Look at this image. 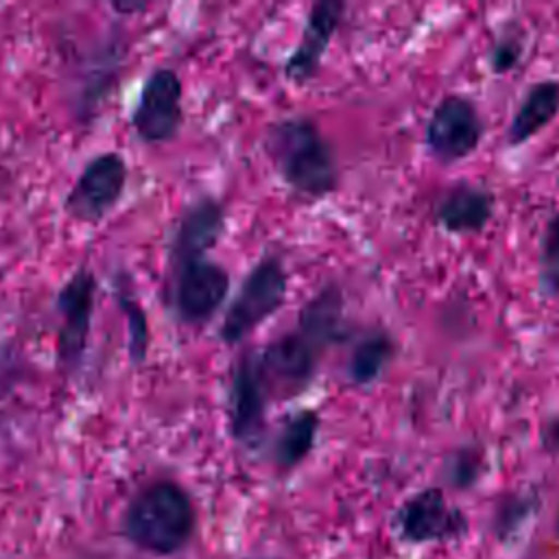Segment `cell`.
<instances>
[{"mask_svg": "<svg viewBox=\"0 0 559 559\" xmlns=\"http://www.w3.org/2000/svg\"><path fill=\"white\" fill-rule=\"evenodd\" d=\"M197 528L192 496L173 478L142 485L124 507L120 531L138 550L168 557L188 546Z\"/></svg>", "mask_w": 559, "mask_h": 559, "instance_id": "1", "label": "cell"}, {"mask_svg": "<svg viewBox=\"0 0 559 559\" xmlns=\"http://www.w3.org/2000/svg\"><path fill=\"white\" fill-rule=\"evenodd\" d=\"M264 151L282 181L306 199H323L338 186L336 155L306 116H288L269 124Z\"/></svg>", "mask_w": 559, "mask_h": 559, "instance_id": "2", "label": "cell"}, {"mask_svg": "<svg viewBox=\"0 0 559 559\" xmlns=\"http://www.w3.org/2000/svg\"><path fill=\"white\" fill-rule=\"evenodd\" d=\"M286 288L288 275L282 260L277 255L260 258L249 269L236 290V297L227 306L218 328V338L225 345H238L245 341L282 308Z\"/></svg>", "mask_w": 559, "mask_h": 559, "instance_id": "3", "label": "cell"}, {"mask_svg": "<svg viewBox=\"0 0 559 559\" xmlns=\"http://www.w3.org/2000/svg\"><path fill=\"white\" fill-rule=\"evenodd\" d=\"M96 288V275L92 266L83 262L57 290L55 310L59 314V330L55 338V358L57 367L66 373H74L83 365L92 332Z\"/></svg>", "mask_w": 559, "mask_h": 559, "instance_id": "4", "label": "cell"}, {"mask_svg": "<svg viewBox=\"0 0 559 559\" xmlns=\"http://www.w3.org/2000/svg\"><path fill=\"white\" fill-rule=\"evenodd\" d=\"M129 164L118 151L92 155L63 199V212L76 223L96 225L114 212L124 197Z\"/></svg>", "mask_w": 559, "mask_h": 559, "instance_id": "5", "label": "cell"}, {"mask_svg": "<svg viewBox=\"0 0 559 559\" xmlns=\"http://www.w3.org/2000/svg\"><path fill=\"white\" fill-rule=\"evenodd\" d=\"M183 83L177 70L162 66L144 79L135 107L131 111V127L144 144L170 142L183 122Z\"/></svg>", "mask_w": 559, "mask_h": 559, "instance_id": "6", "label": "cell"}, {"mask_svg": "<svg viewBox=\"0 0 559 559\" xmlns=\"http://www.w3.org/2000/svg\"><path fill=\"white\" fill-rule=\"evenodd\" d=\"M173 271V310L186 325L207 323L225 304L231 277L229 271L207 258L186 262Z\"/></svg>", "mask_w": 559, "mask_h": 559, "instance_id": "7", "label": "cell"}, {"mask_svg": "<svg viewBox=\"0 0 559 559\" xmlns=\"http://www.w3.org/2000/svg\"><path fill=\"white\" fill-rule=\"evenodd\" d=\"M271 397L260 373L258 352H242L231 369L227 393L229 435L245 448H260L266 432V406Z\"/></svg>", "mask_w": 559, "mask_h": 559, "instance_id": "8", "label": "cell"}, {"mask_svg": "<svg viewBox=\"0 0 559 559\" xmlns=\"http://www.w3.org/2000/svg\"><path fill=\"white\" fill-rule=\"evenodd\" d=\"M485 135V122L476 105L461 94L443 96L426 124V146L443 164L469 157Z\"/></svg>", "mask_w": 559, "mask_h": 559, "instance_id": "9", "label": "cell"}, {"mask_svg": "<svg viewBox=\"0 0 559 559\" xmlns=\"http://www.w3.org/2000/svg\"><path fill=\"white\" fill-rule=\"evenodd\" d=\"M321 349L297 328L286 332L258 352V365L269 397L286 400L299 395L312 380Z\"/></svg>", "mask_w": 559, "mask_h": 559, "instance_id": "10", "label": "cell"}, {"mask_svg": "<svg viewBox=\"0 0 559 559\" xmlns=\"http://www.w3.org/2000/svg\"><path fill=\"white\" fill-rule=\"evenodd\" d=\"M393 526L404 542L432 544L452 542L467 533V515L445 500L439 487H426L413 493L393 518Z\"/></svg>", "mask_w": 559, "mask_h": 559, "instance_id": "11", "label": "cell"}, {"mask_svg": "<svg viewBox=\"0 0 559 559\" xmlns=\"http://www.w3.org/2000/svg\"><path fill=\"white\" fill-rule=\"evenodd\" d=\"M225 231V205L212 197L201 194L188 203L173 229L168 262L170 269L192 260H201L216 247Z\"/></svg>", "mask_w": 559, "mask_h": 559, "instance_id": "12", "label": "cell"}, {"mask_svg": "<svg viewBox=\"0 0 559 559\" xmlns=\"http://www.w3.org/2000/svg\"><path fill=\"white\" fill-rule=\"evenodd\" d=\"M343 13H345V4L341 2L325 0V2L312 4L306 17L301 39L284 63V74L293 83H306L312 76H317L321 68V59L330 48L338 24L343 22Z\"/></svg>", "mask_w": 559, "mask_h": 559, "instance_id": "13", "label": "cell"}, {"mask_svg": "<svg viewBox=\"0 0 559 559\" xmlns=\"http://www.w3.org/2000/svg\"><path fill=\"white\" fill-rule=\"evenodd\" d=\"M493 214V197L478 186L459 183L435 205L437 223L450 234H476Z\"/></svg>", "mask_w": 559, "mask_h": 559, "instance_id": "14", "label": "cell"}, {"mask_svg": "<svg viewBox=\"0 0 559 559\" xmlns=\"http://www.w3.org/2000/svg\"><path fill=\"white\" fill-rule=\"evenodd\" d=\"M122 57L124 50L118 44L107 41L105 48H98L94 50V55H87V59H83L79 70V92L74 105L81 120H90L100 107V100L107 98L114 90Z\"/></svg>", "mask_w": 559, "mask_h": 559, "instance_id": "15", "label": "cell"}, {"mask_svg": "<svg viewBox=\"0 0 559 559\" xmlns=\"http://www.w3.org/2000/svg\"><path fill=\"white\" fill-rule=\"evenodd\" d=\"M297 330L306 334L321 352L338 343L345 334L343 295L336 284H325L301 308Z\"/></svg>", "mask_w": 559, "mask_h": 559, "instance_id": "16", "label": "cell"}, {"mask_svg": "<svg viewBox=\"0 0 559 559\" xmlns=\"http://www.w3.org/2000/svg\"><path fill=\"white\" fill-rule=\"evenodd\" d=\"M559 114V81L546 79L533 83L524 98L520 100V107L515 109L507 140L511 146H520L528 142L533 135L544 131Z\"/></svg>", "mask_w": 559, "mask_h": 559, "instance_id": "17", "label": "cell"}, {"mask_svg": "<svg viewBox=\"0 0 559 559\" xmlns=\"http://www.w3.org/2000/svg\"><path fill=\"white\" fill-rule=\"evenodd\" d=\"M319 415L312 408H301L284 417L273 439V461L282 472L297 467L314 448L319 432Z\"/></svg>", "mask_w": 559, "mask_h": 559, "instance_id": "18", "label": "cell"}, {"mask_svg": "<svg viewBox=\"0 0 559 559\" xmlns=\"http://www.w3.org/2000/svg\"><path fill=\"white\" fill-rule=\"evenodd\" d=\"M393 358V338L386 332L365 334L347 360V378L352 384L367 386L382 376Z\"/></svg>", "mask_w": 559, "mask_h": 559, "instance_id": "19", "label": "cell"}, {"mask_svg": "<svg viewBox=\"0 0 559 559\" xmlns=\"http://www.w3.org/2000/svg\"><path fill=\"white\" fill-rule=\"evenodd\" d=\"M114 299L127 319L129 358L133 365H142L146 358V352H148V321H146L142 304L135 299V295L129 286V277L122 273L114 280Z\"/></svg>", "mask_w": 559, "mask_h": 559, "instance_id": "20", "label": "cell"}, {"mask_svg": "<svg viewBox=\"0 0 559 559\" xmlns=\"http://www.w3.org/2000/svg\"><path fill=\"white\" fill-rule=\"evenodd\" d=\"M537 282L546 297H559V212L550 216L539 242Z\"/></svg>", "mask_w": 559, "mask_h": 559, "instance_id": "21", "label": "cell"}, {"mask_svg": "<svg viewBox=\"0 0 559 559\" xmlns=\"http://www.w3.org/2000/svg\"><path fill=\"white\" fill-rule=\"evenodd\" d=\"M535 507V496H511L500 504L496 511V535L500 539H507L518 531L533 513Z\"/></svg>", "mask_w": 559, "mask_h": 559, "instance_id": "22", "label": "cell"}, {"mask_svg": "<svg viewBox=\"0 0 559 559\" xmlns=\"http://www.w3.org/2000/svg\"><path fill=\"white\" fill-rule=\"evenodd\" d=\"M480 463L483 456L478 450L474 448H463L459 450L450 463H448V478L454 487H469L476 483L478 474H480Z\"/></svg>", "mask_w": 559, "mask_h": 559, "instance_id": "23", "label": "cell"}, {"mask_svg": "<svg viewBox=\"0 0 559 559\" xmlns=\"http://www.w3.org/2000/svg\"><path fill=\"white\" fill-rule=\"evenodd\" d=\"M522 55V44L515 37H502L496 41V46L491 48V68L493 72H509Z\"/></svg>", "mask_w": 559, "mask_h": 559, "instance_id": "24", "label": "cell"}, {"mask_svg": "<svg viewBox=\"0 0 559 559\" xmlns=\"http://www.w3.org/2000/svg\"><path fill=\"white\" fill-rule=\"evenodd\" d=\"M109 9H111L114 13L127 17V15H138V13H142V11H146V9H148V2H140V0H138V2H127V0H122V2H111Z\"/></svg>", "mask_w": 559, "mask_h": 559, "instance_id": "25", "label": "cell"}, {"mask_svg": "<svg viewBox=\"0 0 559 559\" xmlns=\"http://www.w3.org/2000/svg\"><path fill=\"white\" fill-rule=\"evenodd\" d=\"M550 430H544V443L550 448V450H559V419H552L548 424Z\"/></svg>", "mask_w": 559, "mask_h": 559, "instance_id": "26", "label": "cell"}, {"mask_svg": "<svg viewBox=\"0 0 559 559\" xmlns=\"http://www.w3.org/2000/svg\"><path fill=\"white\" fill-rule=\"evenodd\" d=\"M2 280H4V269H2V264H0V284H2Z\"/></svg>", "mask_w": 559, "mask_h": 559, "instance_id": "27", "label": "cell"}]
</instances>
